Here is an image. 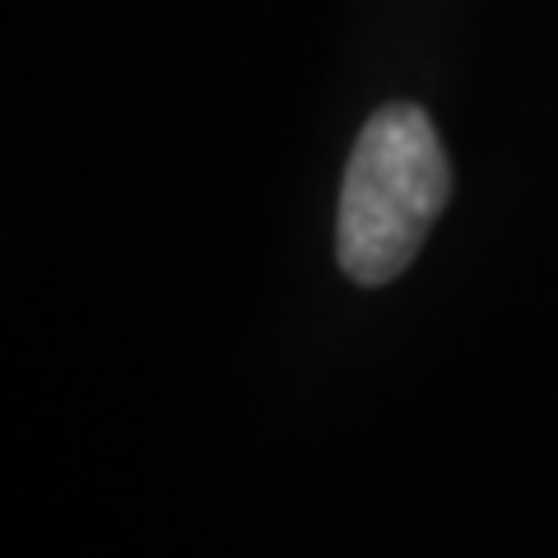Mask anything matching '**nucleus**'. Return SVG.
Segmentation results:
<instances>
[{
	"label": "nucleus",
	"mask_w": 558,
	"mask_h": 558,
	"mask_svg": "<svg viewBox=\"0 0 558 558\" xmlns=\"http://www.w3.org/2000/svg\"><path fill=\"white\" fill-rule=\"evenodd\" d=\"M451 196V168L428 112L391 102L363 126L340 186L336 256L354 284H391L424 247Z\"/></svg>",
	"instance_id": "obj_1"
}]
</instances>
